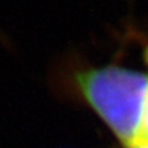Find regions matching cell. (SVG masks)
Listing matches in <instances>:
<instances>
[{
    "label": "cell",
    "mask_w": 148,
    "mask_h": 148,
    "mask_svg": "<svg viewBox=\"0 0 148 148\" xmlns=\"http://www.w3.org/2000/svg\"><path fill=\"white\" fill-rule=\"evenodd\" d=\"M133 148H148V145H136V147Z\"/></svg>",
    "instance_id": "cell-3"
},
{
    "label": "cell",
    "mask_w": 148,
    "mask_h": 148,
    "mask_svg": "<svg viewBox=\"0 0 148 148\" xmlns=\"http://www.w3.org/2000/svg\"><path fill=\"white\" fill-rule=\"evenodd\" d=\"M136 145H148V99H147L145 108H144L143 121H141V126H140V132H138Z\"/></svg>",
    "instance_id": "cell-2"
},
{
    "label": "cell",
    "mask_w": 148,
    "mask_h": 148,
    "mask_svg": "<svg viewBox=\"0 0 148 148\" xmlns=\"http://www.w3.org/2000/svg\"><path fill=\"white\" fill-rule=\"evenodd\" d=\"M75 81L85 100L125 147L133 148L148 99V75L116 66L84 70Z\"/></svg>",
    "instance_id": "cell-1"
}]
</instances>
